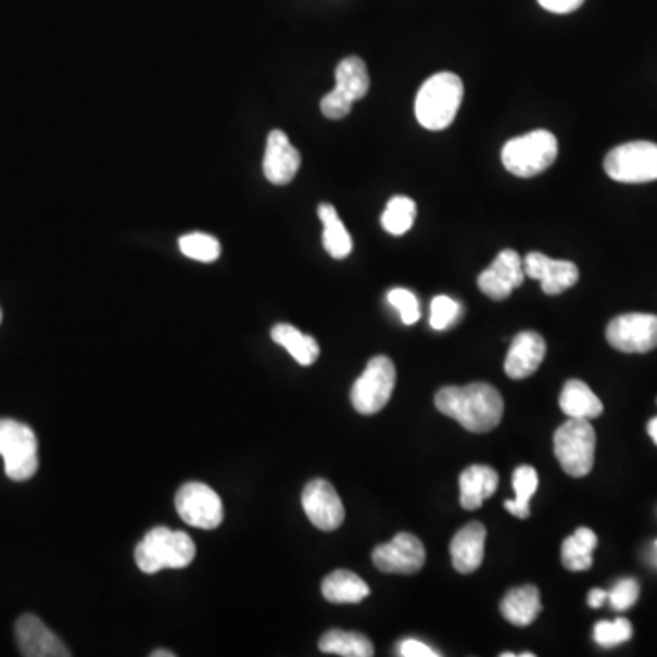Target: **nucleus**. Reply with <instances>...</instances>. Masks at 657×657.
Here are the masks:
<instances>
[{
	"label": "nucleus",
	"instance_id": "f257e3e1",
	"mask_svg": "<svg viewBox=\"0 0 657 657\" xmlns=\"http://www.w3.org/2000/svg\"><path fill=\"white\" fill-rule=\"evenodd\" d=\"M434 406L471 433H488L503 420V396L490 383L442 388L434 394Z\"/></svg>",
	"mask_w": 657,
	"mask_h": 657
},
{
	"label": "nucleus",
	"instance_id": "f03ea898",
	"mask_svg": "<svg viewBox=\"0 0 657 657\" xmlns=\"http://www.w3.org/2000/svg\"><path fill=\"white\" fill-rule=\"evenodd\" d=\"M463 79L452 72H441L429 77L417 93L415 115L424 128L444 130L457 117L463 104Z\"/></svg>",
	"mask_w": 657,
	"mask_h": 657
},
{
	"label": "nucleus",
	"instance_id": "7ed1b4c3",
	"mask_svg": "<svg viewBox=\"0 0 657 657\" xmlns=\"http://www.w3.org/2000/svg\"><path fill=\"white\" fill-rule=\"evenodd\" d=\"M134 557L139 570L149 576L166 568L179 570L194 560L195 544L189 533L174 532L170 528L157 526L144 535Z\"/></svg>",
	"mask_w": 657,
	"mask_h": 657
},
{
	"label": "nucleus",
	"instance_id": "20e7f679",
	"mask_svg": "<svg viewBox=\"0 0 657 657\" xmlns=\"http://www.w3.org/2000/svg\"><path fill=\"white\" fill-rule=\"evenodd\" d=\"M559 154V143L548 130L528 131L525 136L509 139L504 144L503 165L517 178H535L554 165Z\"/></svg>",
	"mask_w": 657,
	"mask_h": 657
},
{
	"label": "nucleus",
	"instance_id": "39448f33",
	"mask_svg": "<svg viewBox=\"0 0 657 657\" xmlns=\"http://www.w3.org/2000/svg\"><path fill=\"white\" fill-rule=\"evenodd\" d=\"M555 457L570 477H586L594 468L595 431L584 418H568L554 434Z\"/></svg>",
	"mask_w": 657,
	"mask_h": 657
},
{
	"label": "nucleus",
	"instance_id": "423d86ee",
	"mask_svg": "<svg viewBox=\"0 0 657 657\" xmlns=\"http://www.w3.org/2000/svg\"><path fill=\"white\" fill-rule=\"evenodd\" d=\"M0 455L10 479H31L39 469V442L34 429L12 418H0Z\"/></svg>",
	"mask_w": 657,
	"mask_h": 657
},
{
	"label": "nucleus",
	"instance_id": "0eeeda50",
	"mask_svg": "<svg viewBox=\"0 0 657 657\" xmlns=\"http://www.w3.org/2000/svg\"><path fill=\"white\" fill-rule=\"evenodd\" d=\"M608 178L618 184H650L657 179V144L632 141L611 149L605 157Z\"/></svg>",
	"mask_w": 657,
	"mask_h": 657
},
{
	"label": "nucleus",
	"instance_id": "6e6552de",
	"mask_svg": "<svg viewBox=\"0 0 657 657\" xmlns=\"http://www.w3.org/2000/svg\"><path fill=\"white\" fill-rule=\"evenodd\" d=\"M396 383V369L388 356H375L351 389V402L361 415H375L388 406Z\"/></svg>",
	"mask_w": 657,
	"mask_h": 657
},
{
	"label": "nucleus",
	"instance_id": "1a4fd4ad",
	"mask_svg": "<svg viewBox=\"0 0 657 657\" xmlns=\"http://www.w3.org/2000/svg\"><path fill=\"white\" fill-rule=\"evenodd\" d=\"M606 340L621 353H650L657 349V316L646 313L618 316L606 327Z\"/></svg>",
	"mask_w": 657,
	"mask_h": 657
},
{
	"label": "nucleus",
	"instance_id": "9d476101",
	"mask_svg": "<svg viewBox=\"0 0 657 657\" xmlns=\"http://www.w3.org/2000/svg\"><path fill=\"white\" fill-rule=\"evenodd\" d=\"M179 517L198 530H216L224 522V504L211 487L203 482H189L176 495Z\"/></svg>",
	"mask_w": 657,
	"mask_h": 657
},
{
	"label": "nucleus",
	"instance_id": "9b49d317",
	"mask_svg": "<svg viewBox=\"0 0 657 657\" xmlns=\"http://www.w3.org/2000/svg\"><path fill=\"white\" fill-rule=\"evenodd\" d=\"M372 563L380 572L412 576L422 570L426 563V548L422 541L415 538L413 533L402 532L393 541L375 548Z\"/></svg>",
	"mask_w": 657,
	"mask_h": 657
},
{
	"label": "nucleus",
	"instance_id": "f8f14e48",
	"mask_svg": "<svg viewBox=\"0 0 657 657\" xmlns=\"http://www.w3.org/2000/svg\"><path fill=\"white\" fill-rule=\"evenodd\" d=\"M302 506L311 522L321 532H334L345 519L342 498L331 482L311 480L302 493Z\"/></svg>",
	"mask_w": 657,
	"mask_h": 657
},
{
	"label": "nucleus",
	"instance_id": "ddd939ff",
	"mask_svg": "<svg viewBox=\"0 0 657 657\" xmlns=\"http://www.w3.org/2000/svg\"><path fill=\"white\" fill-rule=\"evenodd\" d=\"M525 278V263H522L519 252L506 249V251L498 252V256L493 260L487 270L480 273L479 289L490 300L503 302L506 298L511 296V292L517 287L522 286Z\"/></svg>",
	"mask_w": 657,
	"mask_h": 657
},
{
	"label": "nucleus",
	"instance_id": "4468645a",
	"mask_svg": "<svg viewBox=\"0 0 657 657\" xmlns=\"http://www.w3.org/2000/svg\"><path fill=\"white\" fill-rule=\"evenodd\" d=\"M522 263H525V275L532 280L541 281V287L548 296L563 294L578 283L579 269L576 263L552 260L543 252H530Z\"/></svg>",
	"mask_w": 657,
	"mask_h": 657
},
{
	"label": "nucleus",
	"instance_id": "2eb2a0df",
	"mask_svg": "<svg viewBox=\"0 0 657 657\" xmlns=\"http://www.w3.org/2000/svg\"><path fill=\"white\" fill-rule=\"evenodd\" d=\"M15 635L21 654L26 657H68L72 654L63 641L31 614L18 618Z\"/></svg>",
	"mask_w": 657,
	"mask_h": 657
},
{
	"label": "nucleus",
	"instance_id": "dca6fc26",
	"mask_svg": "<svg viewBox=\"0 0 657 657\" xmlns=\"http://www.w3.org/2000/svg\"><path fill=\"white\" fill-rule=\"evenodd\" d=\"M300 165H302V155L292 147L286 131H270L263 157V174L269 179V184H291L292 179L296 178Z\"/></svg>",
	"mask_w": 657,
	"mask_h": 657
},
{
	"label": "nucleus",
	"instance_id": "f3484780",
	"mask_svg": "<svg viewBox=\"0 0 657 657\" xmlns=\"http://www.w3.org/2000/svg\"><path fill=\"white\" fill-rule=\"evenodd\" d=\"M546 355V342L535 331H522L511 340L508 356L504 362V371L514 380L532 377L543 364Z\"/></svg>",
	"mask_w": 657,
	"mask_h": 657
},
{
	"label": "nucleus",
	"instance_id": "a211bd4d",
	"mask_svg": "<svg viewBox=\"0 0 657 657\" xmlns=\"http://www.w3.org/2000/svg\"><path fill=\"white\" fill-rule=\"evenodd\" d=\"M484 543H487V528L482 522H469L460 528L453 538L452 552L453 566L460 573H473L484 560Z\"/></svg>",
	"mask_w": 657,
	"mask_h": 657
},
{
	"label": "nucleus",
	"instance_id": "6ab92c4d",
	"mask_svg": "<svg viewBox=\"0 0 657 657\" xmlns=\"http://www.w3.org/2000/svg\"><path fill=\"white\" fill-rule=\"evenodd\" d=\"M458 487H460L463 508L473 511V509H479L487 498L492 497L493 493L497 492L498 473L490 466L475 464V466H469L460 473Z\"/></svg>",
	"mask_w": 657,
	"mask_h": 657
},
{
	"label": "nucleus",
	"instance_id": "aec40b11",
	"mask_svg": "<svg viewBox=\"0 0 657 657\" xmlns=\"http://www.w3.org/2000/svg\"><path fill=\"white\" fill-rule=\"evenodd\" d=\"M541 610H543L541 594H539L538 586H533V584H525L519 589L509 590L501 601V614L504 619L517 627L532 624L539 618Z\"/></svg>",
	"mask_w": 657,
	"mask_h": 657
},
{
	"label": "nucleus",
	"instance_id": "412c9836",
	"mask_svg": "<svg viewBox=\"0 0 657 657\" xmlns=\"http://www.w3.org/2000/svg\"><path fill=\"white\" fill-rule=\"evenodd\" d=\"M321 594L334 605H358L369 595V586L356 573L337 570L324 579Z\"/></svg>",
	"mask_w": 657,
	"mask_h": 657
},
{
	"label": "nucleus",
	"instance_id": "4be33fe9",
	"mask_svg": "<svg viewBox=\"0 0 657 657\" xmlns=\"http://www.w3.org/2000/svg\"><path fill=\"white\" fill-rule=\"evenodd\" d=\"M560 409L570 418L599 417L603 413V402L599 396L581 380H568L563 388L559 399Z\"/></svg>",
	"mask_w": 657,
	"mask_h": 657
},
{
	"label": "nucleus",
	"instance_id": "5701e85b",
	"mask_svg": "<svg viewBox=\"0 0 657 657\" xmlns=\"http://www.w3.org/2000/svg\"><path fill=\"white\" fill-rule=\"evenodd\" d=\"M270 337L278 345L286 348L289 355L300 364V366H313L316 358L320 356V345L315 338L309 334H303L296 327L289 324H278L273 327Z\"/></svg>",
	"mask_w": 657,
	"mask_h": 657
},
{
	"label": "nucleus",
	"instance_id": "b1692460",
	"mask_svg": "<svg viewBox=\"0 0 657 657\" xmlns=\"http://www.w3.org/2000/svg\"><path fill=\"white\" fill-rule=\"evenodd\" d=\"M597 548V535L590 528H579L573 535L565 539L560 557L566 570L570 572H586L592 568V554Z\"/></svg>",
	"mask_w": 657,
	"mask_h": 657
},
{
	"label": "nucleus",
	"instance_id": "393cba45",
	"mask_svg": "<svg viewBox=\"0 0 657 657\" xmlns=\"http://www.w3.org/2000/svg\"><path fill=\"white\" fill-rule=\"evenodd\" d=\"M318 217L324 224V247L334 260H343L353 251V238L343 227L337 209L331 203H321L318 206Z\"/></svg>",
	"mask_w": 657,
	"mask_h": 657
},
{
	"label": "nucleus",
	"instance_id": "a878e982",
	"mask_svg": "<svg viewBox=\"0 0 657 657\" xmlns=\"http://www.w3.org/2000/svg\"><path fill=\"white\" fill-rule=\"evenodd\" d=\"M337 90L348 96L353 103L361 101L366 98L369 92V74H367V66L361 58H345L342 63L338 64L337 72Z\"/></svg>",
	"mask_w": 657,
	"mask_h": 657
},
{
	"label": "nucleus",
	"instance_id": "bb28decb",
	"mask_svg": "<svg viewBox=\"0 0 657 657\" xmlns=\"http://www.w3.org/2000/svg\"><path fill=\"white\" fill-rule=\"evenodd\" d=\"M320 650L326 654H337L343 657H371L375 646L366 635L358 632H343V630H329L321 635Z\"/></svg>",
	"mask_w": 657,
	"mask_h": 657
},
{
	"label": "nucleus",
	"instance_id": "cd10ccee",
	"mask_svg": "<svg viewBox=\"0 0 657 657\" xmlns=\"http://www.w3.org/2000/svg\"><path fill=\"white\" fill-rule=\"evenodd\" d=\"M514 501H506L504 508L508 509L509 514L519 517V519H528L530 517V501L538 492L539 477L538 471L532 466H519L514 471Z\"/></svg>",
	"mask_w": 657,
	"mask_h": 657
},
{
	"label": "nucleus",
	"instance_id": "c85d7f7f",
	"mask_svg": "<svg viewBox=\"0 0 657 657\" xmlns=\"http://www.w3.org/2000/svg\"><path fill=\"white\" fill-rule=\"evenodd\" d=\"M417 219V203L407 195H394L388 201L382 214V227L393 236L406 235Z\"/></svg>",
	"mask_w": 657,
	"mask_h": 657
},
{
	"label": "nucleus",
	"instance_id": "c756f323",
	"mask_svg": "<svg viewBox=\"0 0 657 657\" xmlns=\"http://www.w3.org/2000/svg\"><path fill=\"white\" fill-rule=\"evenodd\" d=\"M179 249L190 260L203 263L216 262L219 254H222L219 241L214 236L203 235V232H192V235L184 236L179 240Z\"/></svg>",
	"mask_w": 657,
	"mask_h": 657
},
{
	"label": "nucleus",
	"instance_id": "7c9ffc66",
	"mask_svg": "<svg viewBox=\"0 0 657 657\" xmlns=\"http://www.w3.org/2000/svg\"><path fill=\"white\" fill-rule=\"evenodd\" d=\"M630 637H632V624L629 619L619 618L616 621H599L595 624V643L605 648L623 645Z\"/></svg>",
	"mask_w": 657,
	"mask_h": 657
},
{
	"label": "nucleus",
	"instance_id": "2f4dec72",
	"mask_svg": "<svg viewBox=\"0 0 657 657\" xmlns=\"http://www.w3.org/2000/svg\"><path fill=\"white\" fill-rule=\"evenodd\" d=\"M460 316H463V305L455 302L453 298L444 296V294L433 298L429 324H431L434 331H444L447 327L455 326Z\"/></svg>",
	"mask_w": 657,
	"mask_h": 657
},
{
	"label": "nucleus",
	"instance_id": "473e14b6",
	"mask_svg": "<svg viewBox=\"0 0 657 657\" xmlns=\"http://www.w3.org/2000/svg\"><path fill=\"white\" fill-rule=\"evenodd\" d=\"M388 300L394 309H399L402 321L406 326H413V324L420 320V305H418L417 296L412 291L396 287L393 291H389Z\"/></svg>",
	"mask_w": 657,
	"mask_h": 657
},
{
	"label": "nucleus",
	"instance_id": "72a5a7b5",
	"mask_svg": "<svg viewBox=\"0 0 657 657\" xmlns=\"http://www.w3.org/2000/svg\"><path fill=\"white\" fill-rule=\"evenodd\" d=\"M637 597H640V584L634 579L619 581L608 594L610 605L614 606V610L618 611L629 610L630 606L635 605Z\"/></svg>",
	"mask_w": 657,
	"mask_h": 657
},
{
	"label": "nucleus",
	"instance_id": "f704fd0d",
	"mask_svg": "<svg viewBox=\"0 0 657 657\" xmlns=\"http://www.w3.org/2000/svg\"><path fill=\"white\" fill-rule=\"evenodd\" d=\"M353 104L355 103L348 96H343L340 90L334 88L332 92L327 93L326 98L321 99L320 110L327 119L338 121L351 114Z\"/></svg>",
	"mask_w": 657,
	"mask_h": 657
},
{
	"label": "nucleus",
	"instance_id": "c9c22d12",
	"mask_svg": "<svg viewBox=\"0 0 657 657\" xmlns=\"http://www.w3.org/2000/svg\"><path fill=\"white\" fill-rule=\"evenodd\" d=\"M399 654L402 657H437L441 654H437L433 648H429L428 645H424L422 641L417 640H404L399 645Z\"/></svg>",
	"mask_w": 657,
	"mask_h": 657
},
{
	"label": "nucleus",
	"instance_id": "e433bc0d",
	"mask_svg": "<svg viewBox=\"0 0 657 657\" xmlns=\"http://www.w3.org/2000/svg\"><path fill=\"white\" fill-rule=\"evenodd\" d=\"M539 4L552 13H572L583 7L584 0H538Z\"/></svg>",
	"mask_w": 657,
	"mask_h": 657
},
{
	"label": "nucleus",
	"instance_id": "4c0bfd02",
	"mask_svg": "<svg viewBox=\"0 0 657 657\" xmlns=\"http://www.w3.org/2000/svg\"><path fill=\"white\" fill-rule=\"evenodd\" d=\"M606 599H608V592H605V590L594 589L589 594V605L592 608H599Z\"/></svg>",
	"mask_w": 657,
	"mask_h": 657
},
{
	"label": "nucleus",
	"instance_id": "58836bf2",
	"mask_svg": "<svg viewBox=\"0 0 657 657\" xmlns=\"http://www.w3.org/2000/svg\"><path fill=\"white\" fill-rule=\"evenodd\" d=\"M648 434H650L652 437V441L656 442L657 444V417L656 418H652L650 422H648Z\"/></svg>",
	"mask_w": 657,
	"mask_h": 657
},
{
	"label": "nucleus",
	"instance_id": "ea45409f",
	"mask_svg": "<svg viewBox=\"0 0 657 657\" xmlns=\"http://www.w3.org/2000/svg\"><path fill=\"white\" fill-rule=\"evenodd\" d=\"M152 657H174L176 654L174 652H165V650H155L150 654Z\"/></svg>",
	"mask_w": 657,
	"mask_h": 657
},
{
	"label": "nucleus",
	"instance_id": "a19ab883",
	"mask_svg": "<svg viewBox=\"0 0 657 657\" xmlns=\"http://www.w3.org/2000/svg\"><path fill=\"white\" fill-rule=\"evenodd\" d=\"M652 560H654V563H656V566H657V541H656V544H654V554H652Z\"/></svg>",
	"mask_w": 657,
	"mask_h": 657
}]
</instances>
